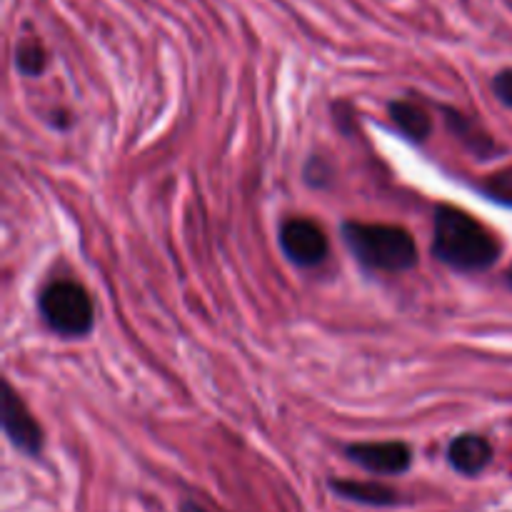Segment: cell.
<instances>
[{
    "label": "cell",
    "instance_id": "obj_13",
    "mask_svg": "<svg viewBox=\"0 0 512 512\" xmlns=\"http://www.w3.org/2000/svg\"><path fill=\"white\" fill-rule=\"evenodd\" d=\"M493 90H495V95H498L500 103H503L505 108L512 110V70H503V73L495 75Z\"/></svg>",
    "mask_w": 512,
    "mask_h": 512
},
{
    "label": "cell",
    "instance_id": "obj_9",
    "mask_svg": "<svg viewBox=\"0 0 512 512\" xmlns=\"http://www.w3.org/2000/svg\"><path fill=\"white\" fill-rule=\"evenodd\" d=\"M333 490L343 498L355 500V503H363V505H395L398 503V493L385 485L378 483H355V480H333Z\"/></svg>",
    "mask_w": 512,
    "mask_h": 512
},
{
    "label": "cell",
    "instance_id": "obj_10",
    "mask_svg": "<svg viewBox=\"0 0 512 512\" xmlns=\"http://www.w3.org/2000/svg\"><path fill=\"white\" fill-rule=\"evenodd\" d=\"M448 123H450V128H453V133L458 135V138L463 140L470 150H473V153L485 155V158H488V153H495V150H498L495 148L493 140H490L488 135H485L483 130L473 123V120L465 118V115L453 113V110H450Z\"/></svg>",
    "mask_w": 512,
    "mask_h": 512
},
{
    "label": "cell",
    "instance_id": "obj_4",
    "mask_svg": "<svg viewBox=\"0 0 512 512\" xmlns=\"http://www.w3.org/2000/svg\"><path fill=\"white\" fill-rule=\"evenodd\" d=\"M280 248L300 268H313L328 258V235L308 218H290L280 228Z\"/></svg>",
    "mask_w": 512,
    "mask_h": 512
},
{
    "label": "cell",
    "instance_id": "obj_14",
    "mask_svg": "<svg viewBox=\"0 0 512 512\" xmlns=\"http://www.w3.org/2000/svg\"><path fill=\"white\" fill-rule=\"evenodd\" d=\"M180 512H205V510L198 508V505H195V503H185L183 510H180Z\"/></svg>",
    "mask_w": 512,
    "mask_h": 512
},
{
    "label": "cell",
    "instance_id": "obj_15",
    "mask_svg": "<svg viewBox=\"0 0 512 512\" xmlns=\"http://www.w3.org/2000/svg\"><path fill=\"white\" fill-rule=\"evenodd\" d=\"M508 283H510V288H512V265H510V270H508Z\"/></svg>",
    "mask_w": 512,
    "mask_h": 512
},
{
    "label": "cell",
    "instance_id": "obj_11",
    "mask_svg": "<svg viewBox=\"0 0 512 512\" xmlns=\"http://www.w3.org/2000/svg\"><path fill=\"white\" fill-rule=\"evenodd\" d=\"M15 65H18L20 73L25 75H40L48 65V55H45L43 45L38 40H25L18 45V53H15Z\"/></svg>",
    "mask_w": 512,
    "mask_h": 512
},
{
    "label": "cell",
    "instance_id": "obj_6",
    "mask_svg": "<svg viewBox=\"0 0 512 512\" xmlns=\"http://www.w3.org/2000/svg\"><path fill=\"white\" fill-rule=\"evenodd\" d=\"M348 458L375 475H400L413 463V453L405 443H355L348 448Z\"/></svg>",
    "mask_w": 512,
    "mask_h": 512
},
{
    "label": "cell",
    "instance_id": "obj_7",
    "mask_svg": "<svg viewBox=\"0 0 512 512\" xmlns=\"http://www.w3.org/2000/svg\"><path fill=\"white\" fill-rule=\"evenodd\" d=\"M448 460L460 475H480L493 460V445L483 435H458L448 448Z\"/></svg>",
    "mask_w": 512,
    "mask_h": 512
},
{
    "label": "cell",
    "instance_id": "obj_3",
    "mask_svg": "<svg viewBox=\"0 0 512 512\" xmlns=\"http://www.w3.org/2000/svg\"><path fill=\"white\" fill-rule=\"evenodd\" d=\"M40 318L45 320L53 333L63 338H83L93 330L95 308L85 288H80L73 280H58L50 283L40 293L38 300Z\"/></svg>",
    "mask_w": 512,
    "mask_h": 512
},
{
    "label": "cell",
    "instance_id": "obj_5",
    "mask_svg": "<svg viewBox=\"0 0 512 512\" xmlns=\"http://www.w3.org/2000/svg\"><path fill=\"white\" fill-rule=\"evenodd\" d=\"M0 418H3V430L8 435L10 443L20 450V453L38 458L43 453V430L35 423L30 410L20 400V395L10 388L8 383L3 385V400H0Z\"/></svg>",
    "mask_w": 512,
    "mask_h": 512
},
{
    "label": "cell",
    "instance_id": "obj_2",
    "mask_svg": "<svg viewBox=\"0 0 512 512\" xmlns=\"http://www.w3.org/2000/svg\"><path fill=\"white\" fill-rule=\"evenodd\" d=\"M343 238L350 253L363 268L380 273H403L418 263V245L413 235L395 225L345 223Z\"/></svg>",
    "mask_w": 512,
    "mask_h": 512
},
{
    "label": "cell",
    "instance_id": "obj_1",
    "mask_svg": "<svg viewBox=\"0 0 512 512\" xmlns=\"http://www.w3.org/2000/svg\"><path fill=\"white\" fill-rule=\"evenodd\" d=\"M433 255L460 273H480L495 265L500 243L470 213L453 205H440L435 210Z\"/></svg>",
    "mask_w": 512,
    "mask_h": 512
},
{
    "label": "cell",
    "instance_id": "obj_8",
    "mask_svg": "<svg viewBox=\"0 0 512 512\" xmlns=\"http://www.w3.org/2000/svg\"><path fill=\"white\" fill-rule=\"evenodd\" d=\"M390 118L398 125L400 133L410 140H428L430 130H433V120H430L428 110L420 108L418 103H410V100H398V103H390Z\"/></svg>",
    "mask_w": 512,
    "mask_h": 512
},
{
    "label": "cell",
    "instance_id": "obj_12",
    "mask_svg": "<svg viewBox=\"0 0 512 512\" xmlns=\"http://www.w3.org/2000/svg\"><path fill=\"white\" fill-rule=\"evenodd\" d=\"M485 190H488L495 200H500V203L512 205V168L495 175V178L485 185Z\"/></svg>",
    "mask_w": 512,
    "mask_h": 512
}]
</instances>
